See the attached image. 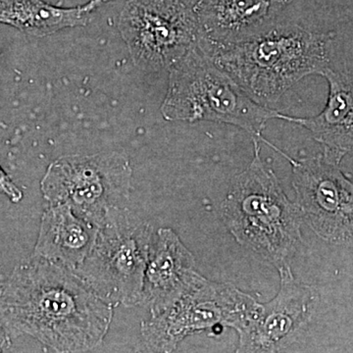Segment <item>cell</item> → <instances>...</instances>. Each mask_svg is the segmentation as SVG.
<instances>
[{
	"instance_id": "6da1fadb",
	"label": "cell",
	"mask_w": 353,
	"mask_h": 353,
	"mask_svg": "<svg viewBox=\"0 0 353 353\" xmlns=\"http://www.w3.org/2000/svg\"><path fill=\"white\" fill-rule=\"evenodd\" d=\"M113 307L64 265L32 255L0 283V328L57 352L101 347Z\"/></svg>"
},
{
	"instance_id": "8fae6325",
	"label": "cell",
	"mask_w": 353,
	"mask_h": 353,
	"mask_svg": "<svg viewBox=\"0 0 353 353\" xmlns=\"http://www.w3.org/2000/svg\"><path fill=\"white\" fill-rule=\"evenodd\" d=\"M294 0H194L190 2L199 39L226 46L259 36L277 24L279 14Z\"/></svg>"
},
{
	"instance_id": "5bb4252c",
	"label": "cell",
	"mask_w": 353,
	"mask_h": 353,
	"mask_svg": "<svg viewBox=\"0 0 353 353\" xmlns=\"http://www.w3.org/2000/svg\"><path fill=\"white\" fill-rule=\"evenodd\" d=\"M97 231L66 204H50L41 216L32 255L74 270L92 250Z\"/></svg>"
},
{
	"instance_id": "3957f363",
	"label": "cell",
	"mask_w": 353,
	"mask_h": 353,
	"mask_svg": "<svg viewBox=\"0 0 353 353\" xmlns=\"http://www.w3.org/2000/svg\"><path fill=\"white\" fill-rule=\"evenodd\" d=\"M252 163L236 176L222 204L223 219L236 241L276 266L287 263L301 243L303 215L289 201L253 138Z\"/></svg>"
},
{
	"instance_id": "277c9868",
	"label": "cell",
	"mask_w": 353,
	"mask_h": 353,
	"mask_svg": "<svg viewBox=\"0 0 353 353\" xmlns=\"http://www.w3.org/2000/svg\"><path fill=\"white\" fill-rule=\"evenodd\" d=\"M169 71L168 90L161 106L166 120L225 123L245 130L266 145L262 132L269 120L290 122V116L252 99L199 43Z\"/></svg>"
},
{
	"instance_id": "4fadbf2b",
	"label": "cell",
	"mask_w": 353,
	"mask_h": 353,
	"mask_svg": "<svg viewBox=\"0 0 353 353\" xmlns=\"http://www.w3.org/2000/svg\"><path fill=\"white\" fill-rule=\"evenodd\" d=\"M321 76L329 83L328 101L322 112L314 117H290V122L307 129L324 148L323 157L340 165L343 157L352 152V77L334 71L331 67Z\"/></svg>"
},
{
	"instance_id": "7a4b0ae2",
	"label": "cell",
	"mask_w": 353,
	"mask_h": 353,
	"mask_svg": "<svg viewBox=\"0 0 353 353\" xmlns=\"http://www.w3.org/2000/svg\"><path fill=\"white\" fill-rule=\"evenodd\" d=\"M334 32L309 31L299 25H274L241 43H197L221 70L255 101L276 103L296 83L321 76L330 67Z\"/></svg>"
},
{
	"instance_id": "d6986e66",
	"label": "cell",
	"mask_w": 353,
	"mask_h": 353,
	"mask_svg": "<svg viewBox=\"0 0 353 353\" xmlns=\"http://www.w3.org/2000/svg\"><path fill=\"white\" fill-rule=\"evenodd\" d=\"M1 350H2V347H0V352H1Z\"/></svg>"
},
{
	"instance_id": "8992f818",
	"label": "cell",
	"mask_w": 353,
	"mask_h": 353,
	"mask_svg": "<svg viewBox=\"0 0 353 353\" xmlns=\"http://www.w3.org/2000/svg\"><path fill=\"white\" fill-rule=\"evenodd\" d=\"M153 228L126 210L99 228L85 259L74 272L112 307L139 305Z\"/></svg>"
},
{
	"instance_id": "5b68a950",
	"label": "cell",
	"mask_w": 353,
	"mask_h": 353,
	"mask_svg": "<svg viewBox=\"0 0 353 353\" xmlns=\"http://www.w3.org/2000/svg\"><path fill=\"white\" fill-rule=\"evenodd\" d=\"M132 176L129 158L123 153L65 155L48 167L41 190L50 204H66L99 229L127 210Z\"/></svg>"
},
{
	"instance_id": "ac0fdd59",
	"label": "cell",
	"mask_w": 353,
	"mask_h": 353,
	"mask_svg": "<svg viewBox=\"0 0 353 353\" xmlns=\"http://www.w3.org/2000/svg\"><path fill=\"white\" fill-rule=\"evenodd\" d=\"M9 345H10V336L0 328V347L6 348L8 347Z\"/></svg>"
},
{
	"instance_id": "52a82bcc",
	"label": "cell",
	"mask_w": 353,
	"mask_h": 353,
	"mask_svg": "<svg viewBox=\"0 0 353 353\" xmlns=\"http://www.w3.org/2000/svg\"><path fill=\"white\" fill-rule=\"evenodd\" d=\"M257 303L234 285L211 282L199 274L168 307L141 323V336L150 352H172L190 334L217 326L238 329Z\"/></svg>"
},
{
	"instance_id": "e0dca14e",
	"label": "cell",
	"mask_w": 353,
	"mask_h": 353,
	"mask_svg": "<svg viewBox=\"0 0 353 353\" xmlns=\"http://www.w3.org/2000/svg\"><path fill=\"white\" fill-rule=\"evenodd\" d=\"M109 1H112V0H90V2L85 4V6L90 12H92L97 7L103 6L104 3H108Z\"/></svg>"
},
{
	"instance_id": "30bf717a",
	"label": "cell",
	"mask_w": 353,
	"mask_h": 353,
	"mask_svg": "<svg viewBox=\"0 0 353 353\" xmlns=\"http://www.w3.org/2000/svg\"><path fill=\"white\" fill-rule=\"evenodd\" d=\"M277 268L280 290L269 303H257L236 330L238 352H281L296 341L315 314L320 301L318 290L294 277L287 264Z\"/></svg>"
},
{
	"instance_id": "2e32d148",
	"label": "cell",
	"mask_w": 353,
	"mask_h": 353,
	"mask_svg": "<svg viewBox=\"0 0 353 353\" xmlns=\"http://www.w3.org/2000/svg\"><path fill=\"white\" fill-rule=\"evenodd\" d=\"M0 192L8 197L14 203H18L23 199L22 190L15 185L1 166H0Z\"/></svg>"
},
{
	"instance_id": "9c48e42d",
	"label": "cell",
	"mask_w": 353,
	"mask_h": 353,
	"mask_svg": "<svg viewBox=\"0 0 353 353\" xmlns=\"http://www.w3.org/2000/svg\"><path fill=\"white\" fill-rule=\"evenodd\" d=\"M292 166V185L303 220L322 240L334 245L352 243V183L340 165L323 155L294 160L278 150Z\"/></svg>"
},
{
	"instance_id": "7c38bea8",
	"label": "cell",
	"mask_w": 353,
	"mask_h": 353,
	"mask_svg": "<svg viewBox=\"0 0 353 353\" xmlns=\"http://www.w3.org/2000/svg\"><path fill=\"white\" fill-rule=\"evenodd\" d=\"M192 253L170 228L153 233L148 250L139 305L157 314L178 299L199 273Z\"/></svg>"
},
{
	"instance_id": "9a60e30c",
	"label": "cell",
	"mask_w": 353,
	"mask_h": 353,
	"mask_svg": "<svg viewBox=\"0 0 353 353\" xmlns=\"http://www.w3.org/2000/svg\"><path fill=\"white\" fill-rule=\"evenodd\" d=\"M90 13L85 4L64 8L43 0H0V24L11 26L36 38L85 26Z\"/></svg>"
},
{
	"instance_id": "ba28073f",
	"label": "cell",
	"mask_w": 353,
	"mask_h": 353,
	"mask_svg": "<svg viewBox=\"0 0 353 353\" xmlns=\"http://www.w3.org/2000/svg\"><path fill=\"white\" fill-rule=\"evenodd\" d=\"M118 29L134 64L148 73L170 69L199 39L185 0H127Z\"/></svg>"
}]
</instances>
